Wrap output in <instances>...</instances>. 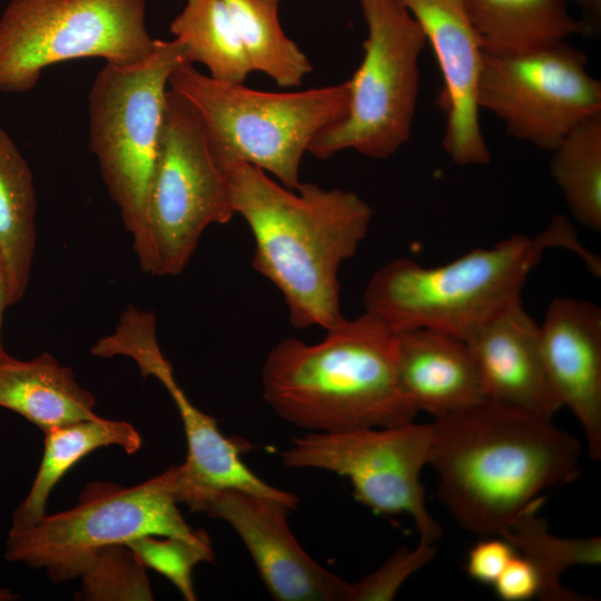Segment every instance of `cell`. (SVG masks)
Returning <instances> with one entry per match:
<instances>
[{"label": "cell", "instance_id": "obj_12", "mask_svg": "<svg viewBox=\"0 0 601 601\" xmlns=\"http://www.w3.org/2000/svg\"><path fill=\"white\" fill-rule=\"evenodd\" d=\"M476 100L511 136L552 151L601 112V82L589 73L587 56L566 41L516 56L483 52Z\"/></svg>", "mask_w": 601, "mask_h": 601}, {"label": "cell", "instance_id": "obj_31", "mask_svg": "<svg viewBox=\"0 0 601 601\" xmlns=\"http://www.w3.org/2000/svg\"><path fill=\"white\" fill-rule=\"evenodd\" d=\"M492 585L504 601H526L538 598L540 579L533 564L518 552Z\"/></svg>", "mask_w": 601, "mask_h": 601}, {"label": "cell", "instance_id": "obj_14", "mask_svg": "<svg viewBox=\"0 0 601 601\" xmlns=\"http://www.w3.org/2000/svg\"><path fill=\"white\" fill-rule=\"evenodd\" d=\"M430 42L443 78L439 102L446 115L443 148L457 165H486L476 93L483 49L463 0H398Z\"/></svg>", "mask_w": 601, "mask_h": 601}, {"label": "cell", "instance_id": "obj_1", "mask_svg": "<svg viewBox=\"0 0 601 601\" xmlns=\"http://www.w3.org/2000/svg\"><path fill=\"white\" fill-rule=\"evenodd\" d=\"M581 454L552 418L484 398L435 418L427 465L461 528L504 538L542 491L578 475Z\"/></svg>", "mask_w": 601, "mask_h": 601}, {"label": "cell", "instance_id": "obj_8", "mask_svg": "<svg viewBox=\"0 0 601 601\" xmlns=\"http://www.w3.org/2000/svg\"><path fill=\"white\" fill-rule=\"evenodd\" d=\"M359 4L368 30L364 57L348 80L345 116L323 129L308 147L307 152L318 159L347 149L386 159L411 136L425 36L398 0H359Z\"/></svg>", "mask_w": 601, "mask_h": 601}, {"label": "cell", "instance_id": "obj_11", "mask_svg": "<svg viewBox=\"0 0 601 601\" xmlns=\"http://www.w3.org/2000/svg\"><path fill=\"white\" fill-rule=\"evenodd\" d=\"M432 423L309 432L280 453L290 469L346 476L355 497L377 514L410 515L420 539L436 543L442 528L428 512L421 473L428 464Z\"/></svg>", "mask_w": 601, "mask_h": 601}, {"label": "cell", "instance_id": "obj_27", "mask_svg": "<svg viewBox=\"0 0 601 601\" xmlns=\"http://www.w3.org/2000/svg\"><path fill=\"white\" fill-rule=\"evenodd\" d=\"M147 568L125 544L102 548L81 572L77 599L86 601H150Z\"/></svg>", "mask_w": 601, "mask_h": 601}, {"label": "cell", "instance_id": "obj_16", "mask_svg": "<svg viewBox=\"0 0 601 601\" xmlns=\"http://www.w3.org/2000/svg\"><path fill=\"white\" fill-rule=\"evenodd\" d=\"M485 398L553 418L562 408L545 366L539 324L518 300L464 341Z\"/></svg>", "mask_w": 601, "mask_h": 601}, {"label": "cell", "instance_id": "obj_25", "mask_svg": "<svg viewBox=\"0 0 601 601\" xmlns=\"http://www.w3.org/2000/svg\"><path fill=\"white\" fill-rule=\"evenodd\" d=\"M223 1L235 23L252 71L266 73L279 87L302 85L313 67L280 26V0Z\"/></svg>", "mask_w": 601, "mask_h": 601}, {"label": "cell", "instance_id": "obj_5", "mask_svg": "<svg viewBox=\"0 0 601 601\" xmlns=\"http://www.w3.org/2000/svg\"><path fill=\"white\" fill-rule=\"evenodd\" d=\"M186 62L181 41L156 39L138 62L106 63L88 96L89 147L146 273L151 272L147 209L165 97L170 75Z\"/></svg>", "mask_w": 601, "mask_h": 601}, {"label": "cell", "instance_id": "obj_22", "mask_svg": "<svg viewBox=\"0 0 601 601\" xmlns=\"http://www.w3.org/2000/svg\"><path fill=\"white\" fill-rule=\"evenodd\" d=\"M36 193L32 173L0 125V254L9 282V304L28 287L36 246Z\"/></svg>", "mask_w": 601, "mask_h": 601}, {"label": "cell", "instance_id": "obj_34", "mask_svg": "<svg viewBox=\"0 0 601 601\" xmlns=\"http://www.w3.org/2000/svg\"><path fill=\"white\" fill-rule=\"evenodd\" d=\"M20 599V595L14 594L9 589L0 588V601H13Z\"/></svg>", "mask_w": 601, "mask_h": 601}, {"label": "cell", "instance_id": "obj_33", "mask_svg": "<svg viewBox=\"0 0 601 601\" xmlns=\"http://www.w3.org/2000/svg\"><path fill=\"white\" fill-rule=\"evenodd\" d=\"M9 304V282L7 270L0 254V357L7 354L1 339L3 313Z\"/></svg>", "mask_w": 601, "mask_h": 601}, {"label": "cell", "instance_id": "obj_18", "mask_svg": "<svg viewBox=\"0 0 601 601\" xmlns=\"http://www.w3.org/2000/svg\"><path fill=\"white\" fill-rule=\"evenodd\" d=\"M181 417L187 440V457L178 465L177 497L187 506L199 496L221 490H236L277 501L290 510L299 505L294 493L272 486L242 461L246 443L226 437L215 417L197 408L173 382L166 386Z\"/></svg>", "mask_w": 601, "mask_h": 601}, {"label": "cell", "instance_id": "obj_4", "mask_svg": "<svg viewBox=\"0 0 601 601\" xmlns=\"http://www.w3.org/2000/svg\"><path fill=\"white\" fill-rule=\"evenodd\" d=\"M561 216L536 237L514 235L435 267L395 258L368 280L363 303L394 333L437 331L465 341L513 303L545 249L578 246Z\"/></svg>", "mask_w": 601, "mask_h": 601}, {"label": "cell", "instance_id": "obj_17", "mask_svg": "<svg viewBox=\"0 0 601 601\" xmlns=\"http://www.w3.org/2000/svg\"><path fill=\"white\" fill-rule=\"evenodd\" d=\"M401 387L414 407L435 418L485 398L466 343L427 328L396 333Z\"/></svg>", "mask_w": 601, "mask_h": 601}, {"label": "cell", "instance_id": "obj_2", "mask_svg": "<svg viewBox=\"0 0 601 601\" xmlns=\"http://www.w3.org/2000/svg\"><path fill=\"white\" fill-rule=\"evenodd\" d=\"M235 214L255 243L253 267L282 293L296 328L338 324V269L365 239L373 209L357 194L302 183L288 189L260 168L214 156Z\"/></svg>", "mask_w": 601, "mask_h": 601}, {"label": "cell", "instance_id": "obj_6", "mask_svg": "<svg viewBox=\"0 0 601 601\" xmlns=\"http://www.w3.org/2000/svg\"><path fill=\"white\" fill-rule=\"evenodd\" d=\"M168 86L196 110L214 156L249 162L292 190L300 184V164L311 142L341 120L349 104L348 80L267 92L216 80L189 62L173 71Z\"/></svg>", "mask_w": 601, "mask_h": 601}, {"label": "cell", "instance_id": "obj_32", "mask_svg": "<svg viewBox=\"0 0 601 601\" xmlns=\"http://www.w3.org/2000/svg\"><path fill=\"white\" fill-rule=\"evenodd\" d=\"M580 7L581 17L577 19L580 35L595 37L600 31L601 0H574Z\"/></svg>", "mask_w": 601, "mask_h": 601}, {"label": "cell", "instance_id": "obj_26", "mask_svg": "<svg viewBox=\"0 0 601 601\" xmlns=\"http://www.w3.org/2000/svg\"><path fill=\"white\" fill-rule=\"evenodd\" d=\"M550 173L577 221L601 231V112L578 124L552 150Z\"/></svg>", "mask_w": 601, "mask_h": 601}, {"label": "cell", "instance_id": "obj_21", "mask_svg": "<svg viewBox=\"0 0 601 601\" xmlns=\"http://www.w3.org/2000/svg\"><path fill=\"white\" fill-rule=\"evenodd\" d=\"M38 472L24 500L12 514L11 529L33 525L46 516L49 495L61 477L92 451L116 445L132 454L141 446L139 432L128 422L99 417L49 428Z\"/></svg>", "mask_w": 601, "mask_h": 601}, {"label": "cell", "instance_id": "obj_20", "mask_svg": "<svg viewBox=\"0 0 601 601\" xmlns=\"http://www.w3.org/2000/svg\"><path fill=\"white\" fill-rule=\"evenodd\" d=\"M463 3L483 51L490 55L528 53L580 35L566 0H463Z\"/></svg>", "mask_w": 601, "mask_h": 601}, {"label": "cell", "instance_id": "obj_9", "mask_svg": "<svg viewBox=\"0 0 601 601\" xmlns=\"http://www.w3.org/2000/svg\"><path fill=\"white\" fill-rule=\"evenodd\" d=\"M155 42L145 0H10L0 16V91H29L62 61L131 65Z\"/></svg>", "mask_w": 601, "mask_h": 601}, {"label": "cell", "instance_id": "obj_10", "mask_svg": "<svg viewBox=\"0 0 601 601\" xmlns=\"http://www.w3.org/2000/svg\"><path fill=\"white\" fill-rule=\"evenodd\" d=\"M234 215L226 177L196 110L168 86L147 209L150 274L181 273L204 230Z\"/></svg>", "mask_w": 601, "mask_h": 601}, {"label": "cell", "instance_id": "obj_28", "mask_svg": "<svg viewBox=\"0 0 601 601\" xmlns=\"http://www.w3.org/2000/svg\"><path fill=\"white\" fill-rule=\"evenodd\" d=\"M146 568L167 578L187 601H195L193 570L200 562H211L214 550L209 536L187 540L176 536L145 535L126 543Z\"/></svg>", "mask_w": 601, "mask_h": 601}, {"label": "cell", "instance_id": "obj_3", "mask_svg": "<svg viewBox=\"0 0 601 601\" xmlns=\"http://www.w3.org/2000/svg\"><path fill=\"white\" fill-rule=\"evenodd\" d=\"M262 381L270 407L311 432L394 426L417 415L400 384L396 333L367 312L343 318L316 344L282 339Z\"/></svg>", "mask_w": 601, "mask_h": 601}, {"label": "cell", "instance_id": "obj_7", "mask_svg": "<svg viewBox=\"0 0 601 601\" xmlns=\"http://www.w3.org/2000/svg\"><path fill=\"white\" fill-rule=\"evenodd\" d=\"M178 465L138 485L91 482L70 510L46 515L31 526L10 529L4 558L43 569L53 582L80 577L105 546L145 536L200 540L178 509Z\"/></svg>", "mask_w": 601, "mask_h": 601}, {"label": "cell", "instance_id": "obj_29", "mask_svg": "<svg viewBox=\"0 0 601 601\" xmlns=\"http://www.w3.org/2000/svg\"><path fill=\"white\" fill-rule=\"evenodd\" d=\"M435 554V544L421 539L414 549L397 550L384 564L364 579L354 583L347 582L345 601L392 600L402 584L430 563Z\"/></svg>", "mask_w": 601, "mask_h": 601}, {"label": "cell", "instance_id": "obj_23", "mask_svg": "<svg viewBox=\"0 0 601 601\" xmlns=\"http://www.w3.org/2000/svg\"><path fill=\"white\" fill-rule=\"evenodd\" d=\"M543 500L536 497L514 519L504 536L534 566L540 579L538 598L543 601H589L591 598L565 588L561 577L577 565L601 563V538H561L549 531L539 515Z\"/></svg>", "mask_w": 601, "mask_h": 601}, {"label": "cell", "instance_id": "obj_15", "mask_svg": "<svg viewBox=\"0 0 601 601\" xmlns=\"http://www.w3.org/2000/svg\"><path fill=\"white\" fill-rule=\"evenodd\" d=\"M548 374L561 402L580 423L594 461L601 459V308L554 298L539 325Z\"/></svg>", "mask_w": 601, "mask_h": 601}, {"label": "cell", "instance_id": "obj_13", "mask_svg": "<svg viewBox=\"0 0 601 601\" xmlns=\"http://www.w3.org/2000/svg\"><path fill=\"white\" fill-rule=\"evenodd\" d=\"M188 508L223 520L235 530L275 600L345 601L347 582L323 568L299 545L288 526L290 509L286 505L236 490H221L199 496Z\"/></svg>", "mask_w": 601, "mask_h": 601}, {"label": "cell", "instance_id": "obj_35", "mask_svg": "<svg viewBox=\"0 0 601 601\" xmlns=\"http://www.w3.org/2000/svg\"><path fill=\"white\" fill-rule=\"evenodd\" d=\"M568 1V0H566Z\"/></svg>", "mask_w": 601, "mask_h": 601}, {"label": "cell", "instance_id": "obj_30", "mask_svg": "<svg viewBox=\"0 0 601 601\" xmlns=\"http://www.w3.org/2000/svg\"><path fill=\"white\" fill-rule=\"evenodd\" d=\"M516 553L515 548L504 538H482L469 551L466 572L471 579L492 585Z\"/></svg>", "mask_w": 601, "mask_h": 601}, {"label": "cell", "instance_id": "obj_19", "mask_svg": "<svg viewBox=\"0 0 601 601\" xmlns=\"http://www.w3.org/2000/svg\"><path fill=\"white\" fill-rule=\"evenodd\" d=\"M95 396L81 387L73 372L51 354L30 361L0 357V406L11 410L43 432L97 416Z\"/></svg>", "mask_w": 601, "mask_h": 601}, {"label": "cell", "instance_id": "obj_24", "mask_svg": "<svg viewBox=\"0 0 601 601\" xmlns=\"http://www.w3.org/2000/svg\"><path fill=\"white\" fill-rule=\"evenodd\" d=\"M169 29L175 39L186 46L188 62L204 65L209 77L244 83L252 72L223 0H187Z\"/></svg>", "mask_w": 601, "mask_h": 601}]
</instances>
